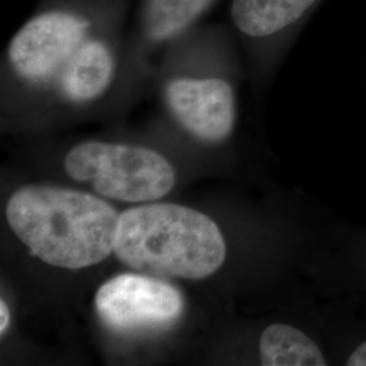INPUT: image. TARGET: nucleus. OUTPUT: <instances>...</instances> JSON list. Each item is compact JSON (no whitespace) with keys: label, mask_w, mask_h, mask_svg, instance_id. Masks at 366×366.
<instances>
[{"label":"nucleus","mask_w":366,"mask_h":366,"mask_svg":"<svg viewBox=\"0 0 366 366\" xmlns=\"http://www.w3.org/2000/svg\"><path fill=\"white\" fill-rule=\"evenodd\" d=\"M6 216L14 234L41 261L81 269L114 251L118 216L101 198L53 186H26L9 199Z\"/></svg>","instance_id":"1"},{"label":"nucleus","mask_w":366,"mask_h":366,"mask_svg":"<svg viewBox=\"0 0 366 366\" xmlns=\"http://www.w3.org/2000/svg\"><path fill=\"white\" fill-rule=\"evenodd\" d=\"M225 252L219 227L201 212L152 204L119 216L114 254L145 274L202 280L222 266Z\"/></svg>","instance_id":"2"},{"label":"nucleus","mask_w":366,"mask_h":366,"mask_svg":"<svg viewBox=\"0 0 366 366\" xmlns=\"http://www.w3.org/2000/svg\"><path fill=\"white\" fill-rule=\"evenodd\" d=\"M66 170L72 179L90 183L98 194L129 202L155 201L175 183L164 157L131 145L83 143L66 155Z\"/></svg>","instance_id":"3"},{"label":"nucleus","mask_w":366,"mask_h":366,"mask_svg":"<svg viewBox=\"0 0 366 366\" xmlns=\"http://www.w3.org/2000/svg\"><path fill=\"white\" fill-rule=\"evenodd\" d=\"M95 307L106 326L122 334L167 327L182 312L179 290L154 277L119 274L105 282Z\"/></svg>","instance_id":"4"},{"label":"nucleus","mask_w":366,"mask_h":366,"mask_svg":"<svg viewBox=\"0 0 366 366\" xmlns=\"http://www.w3.org/2000/svg\"><path fill=\"white\" fill-rule=\"evenodd\" d=\"M87 22L76 15L49 13L27 22L11 39L9 56L22 76L44 80L69 61L81 45Z\"/></svg>","instance_id":"5"},{"label":"nucleus","mask_w":366,"mask_h":366,"mask_svg":"<svg viewBox=\"0 0 366 366\" xmlns=\"http://www.w3.org/2000/svg\"><path fill=\"white\" fill-rule=\"evenodd\" d=\"M171 113L189 133L204 142H222L235 125L231 86L220 79H177L167 86Z\"/></svg>","instance_id":"6"},{"label":"nucleus","mask_w":366,"mask_h":366,"mask_svg":"<svg viewBox=\"0 0 366 366\" xmlns=\"http://www.w3.org/2000/svg\"><path fill=\"white\" fill-rule=\"evenodd\" d=\"M113 57L102 42L80 45L63 74V90L72 101H90L105 92L113 78Z\"/></svg>","instance_id":"7"},{"label":"nucleus","mask_w":366,"mask_h":366,"mask_svg":"<svg viewBox=\"0 0 366 366\" xmlns=\"http://www.w3.org/2000/svg\"><path fill=\"white\" fill-rule=\"evenodd\" d=\"M315 0H234L232 19L251 37H266L296 22Z\"/></svg>","instance_id":"8"},{"label":"nucleus","mask_w":366,"mask_h":366,"mask_svg":"<svg viewBox=\"0 0 366 366\" xmlns=\"http://www.w3.org/2000/svg\"><path fill=\"white\" fill-rule=\"evenodd\" d=\"M262 365L325 366L326 360L319 346L299 328L272 325L259 340Z\"/></svg>","instance_id":"9"},{"label":"nucleus","mask_w":366,"mask_h":366,"mask_svg":"<svg viewBox=\"0 0 366 366\" xmlns=\"http://www.w3.org/2000/svg\"><path fill=\"white\" fill-rule=\"evenodd\" d=\"M212 0H148L147 30L155 39L172 37L189 26Z\"/></svg>","instance_id":"10"},{"label":"nucleus","mask_w":366,"mask_h":366,"mask_svg":"<svg viewBox=\"0 0 366 366\" xmlns=\"http://www.w3.org/2000/svg\"><path fill=\"white\" fill-rule=\"evenodd\" d=\"M346 364L349 366H366V342L361 343L353 353L350 354Z\"/></svg>","instance_id":"11"},{"label":"nucleus","mask_w":366,"mask_h":366,"mask_svg":"<svg viewBox=\"0 0 366 366\" xmlns=\"http://www.w3.org/2000/svg\"><path fill=\"white\" fill-rule=\"evenodd\" d=\"M0 332L4 334V331L9 327V322H10V312H9V308L6 305V302L1 300L0 302Z\"/></svg>","instance_id":"12"}]
</instances>
